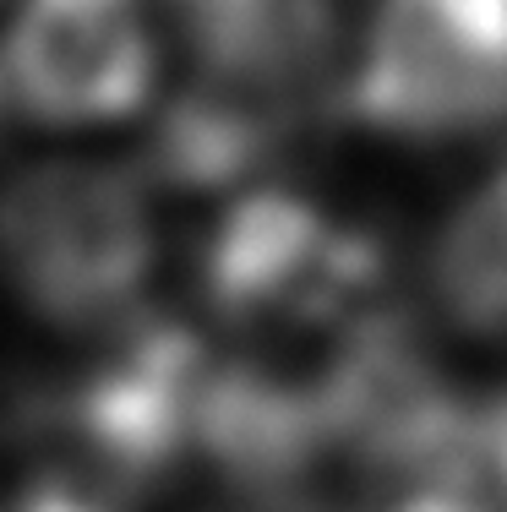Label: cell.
Instances as JSON below:
<instances>
[{"instance_id":"8","label":"cell","mask_w":507,"mask_h":512,"mask_svg":"<svg viewBox=\"0 0 507 512\" xmlns=\"http://www.w3.org/2000/svg\"><path fill=\"white\" fill-rule=\"evenodd\" d=\"M382 512H502V507L486 502V496H469V491H426V496H409V502L382 507Z\"/></svg>"},{"instance_id":"3","label":"cell","mask_w":507,"mask_h":512,"mask_svg":"<svg viewBox=\"0 0 507 512\" xmlns=\"http://www.w3.org/2000/svg\"><path fill=\"white\" fill-rule=\"evenodd\" d=\"M338 99L398 142L491 131L507 120V0H377Z\"/></svg>"},{"instance_id":"1","label":"cell","mask_w":507,"mask_h":512,"mask_svg":"<svg viewBox=\"0 0 507 512\" xmlns=\"http://www.w3.org/2000/svg\"><path fill=\"white\" fill-rule=\"evenodd\" d=\"M153 180L142 164L44 158L0 186V278L33 322L110 338L148 311L159 267Z\"/></svg>"},{"instance_id":"7","label":"cell","mask_w":507,"mask_h":512,"mask_svg":"<svg viewBox=\"0 0 507 512\" xmlns=\"http://www.w3.org/2000/svg\"><path fill=\"white\" fill-rule=\"evenodd\" d=\"M464 491L486 496L507 512V393L469 409V458H464Z\"/></svg>"},{"instance_id":"2","label":"cell","mask_w":507,"mask_h":512,"mask_svg":"<svg viewBox=\"0 0 507 512\" xmlns=\"http://www.w3.org/2000/svg\"><path fill=\"white\" fill-rule=\"evenodd\" d=\"M197 295L235 333L306 338L317 349L311 371L393 311L377 240L289 186H251L213 218L197 251Z\"/></svg>"},{"instance_id":"5","label":"cell","mask_w":507,"mask_h":512,"mask_svg":"<svg viewBox=\"0 0 507 512\" xmlns=\"http://www.w3.org/2000/svg\"><path fill=\"white\" fill-rule=\"evenodd\" d=\"M311 109L262 99L213 77H191L153 120L142 175L169 191H224L268 175L300 137Z\"/></svg>"},{"instance_id":"6","label":"cell","mask_w":507,"mask_h":512,"mask_svg":"<svg viewBox=\"0 0 507 512\" xmlns=\"http://www.w3.org/2000/svg\"><path fill=\"white\" fill-rule=\"evenodd\" d=\"M431 289L469 338L507 344V164L464 191L442 218L431 246Z\"/></svg>"},{"instance_id":"4","label":"cell","mask_w":507,"mask_h":512,"mask_svg":"<svg viewBox=\"0 0 507 512\" xmlns=\"http://www.w3.org/2000/svg\"><path fill=\"white\" fill-rule=\"evenodd\" d=\"M153 50L142 0H22L0 44V88L17 115L60 131L131 120L153 99Z\"/></svg>"}]
</instances>
